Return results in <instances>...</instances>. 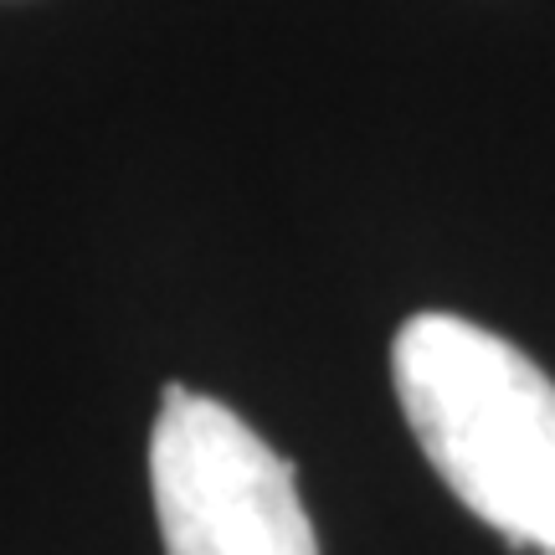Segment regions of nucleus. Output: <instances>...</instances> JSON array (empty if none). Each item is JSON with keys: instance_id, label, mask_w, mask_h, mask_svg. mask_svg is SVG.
Instances as JSON below:
<instances>
[{"instance_id": "obj_1", "label": "nucleus", "mask_w": 555, "mask_h": 555, "mask_svg": "<svg viewBox=\"0 0 555 555\" xmlns=\"http://www.w3.org/2000/svg\"><path fill=\"white\" fill-rule=\"evenodd\" d=\"M391 380L437 478L519 551L555 555V380L463 314H412Z\"/></svg>"}, {"instance_id": "obj_2", "label": "nucleus", "mask_w": 555, "mask_h": 555, "mask_svg": "<svg viewBox=\"0 0 555 555\" xmlns=\"http://www.w3.org/2000/svg\"><path fill=\"white\" fill-rule=\"evenodd\" d=\"M150 489L165 555H319L294 463L191 386H165Z\"/></svg>"}]
</instances>
